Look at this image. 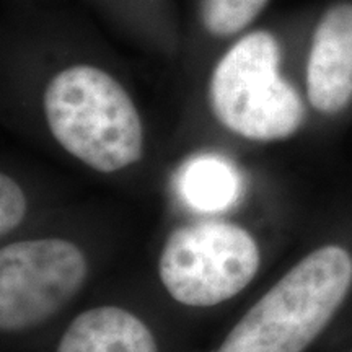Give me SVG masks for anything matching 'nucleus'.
<instances>
[{
  "mask_svg": "<svg viewBox=\"0 0 352 352\" xmlns=\"http://www.w3.org/2000/svg\"><path fill=\"white\" fill-rule=\"evenodd\" d=\"M41 116L69 155L100 173H114L144 157L145 124L124 82L103 64L70 57L44 78Z\"/></svg>",
  "mask_w": 352,
  "mask_h": 352,
  "instance_id": "f257e3e1",
  "label": "nucleus"
},
{
  "mask_svg": "<svg viewBox=\"0 0 352 352\" xmlns=\"http://www.w3.org/2000/svg\"><path fill=\"white\" fill-rule=\"evenodd\" d=\"M88 264L64 239L15 241L0 252V328L20 333L60 311L80 292Z\"/></svg>",
  "mask_w": 352,
  "mask_h": 352,
  "instance_id": "39448f33",
  "label": "nucleus"
},
{
  "mask_svg": "<svg viewBox=\"0 0 352 352\" xmlns=\"http://www.w3.org/2000/svg\"><path fill=\"white\" fill-rule=\"evenodd\" d=\"M305 96L308 107L327 118L352 104V0H334L311 26Z\"/></svg>",
  "mask_w": 352,
  "mask_h": 352,
  "instance_id": "423d86ee",
  "label": "nucleus"
},
{
  "mask_svg": "<svg viewBox=\"0 0 352 352\" xmlns=\"http://www.w3.org/2000/svg\"><path fill=\"white\" fill-rule=\"evenodd\" d=\"M179 191L195 209L215 212L236 202L241 195V178L227 158L202 153L183 166Z\"/></svg>",
  "mask_w": 352,
  "mask_h": 352,
  "instance_id": "9d476101",
  "label": "nucleus"
},
{
  "mask_svg": "<svg viewBox=\"0 0 352 352\" xmlns=\"http://www.w3.org/2000/svg\"><path fill=\"white\" fill-rule=\"evenodd\" d=\"M261 252L243 227L197 222L170 233L158 259L160 280L186 307H214L239 296L258 274Z\"/></svg>",
  "mask_w": 352,
  "mask_h": 352,
  "instance_id": "20e7f679",
  "label": "nucleus"
},
{
  "mask_svg": "<svg viewBox=\"0 0 352 352\" xmlns=\"http://www.w3.org/2000/svg\"><path fill=\"white\" fill-rule=\"evenodd\" d=\"M352 289V254L324 245L294 264L236 321L217 352H305Z\"/></svg>",
  "mask_w": 352,
  "mask_h": 352,
  "instance_id": "7ed1b4c3",
  "label": "nucleus"
},
{
  "mask_svg": "<svg viewBox=\"0 0 352 352\" xmlns=\"http://www.w3.org/2000/svg\"><path fill=\"white\" fill-rule=\"evenodd\" d=\"M56 352H158L151 328L121 307L82 311L60 338Z\"/></svg>",
  "mask_w": 352,
  "mask_h": 352,
  "instance_id": "6e6552de",
  "label": "nucleus"
},
{
  "mask_svg": "<svg viewBox=\"0 0 352 352\" xmlns=\"http://www.w3.org/2000/svg\"><path fill=\"white\" fill-rule=\"evenodd\" d=\"M122 36L140 46L178 54L184 50V20L176 0H85Z\"/></svg>",
  "mask_w": 352,
  "mask_h": 352,
  "instance_id": "0eeeda50",
  "label": "nucleus"
},
{
  "mask_svg": "<svg viewBox=\"0 0 352 352\" xmlns=\"http://www.w3.org/2000/svg\"><path fill=\"white\" fill-rule=\"evenodd\" d=\"M26 197L20 184L6 173L0 176V233L8 235L23 222Z\"/></svg>",
  "mask_w": 352,
  "mask_h": 352,
  "instance_id": "9b49d317",
  "label": "nucleus"
},
{
  "mask_svg": "<svg viewBox=\"0 0 352 352\" xmlns=\"http://www.w3.org/2000/svg\"><path fill=\"white\" fill-rule=\"evenodd\" d=\"M271 0H191L184 47L214 59L227 44L254 28Z\"/></svg>",
  "mask_w": 352,
  "mask_h": 352,
  "instance_id": "1a4fd4ad",
  "label": "nucleus"
},
{
  "mask_svg": "<svg viewBox=\"0 0 352 352\" xmlns=\"http://www.w3.org/2000/svg\"><path fill=\"white\" fill-rule=\"evenodd\" d=\"M16 3H26V0H16Z\"/></svg>",
  "mask_w": 352,
  "mask_h": 352,
  "instance_id": "f8f14e48",
  "label": "nucleus"
},
{
  "mask_svg": "<svg viewBox=\"0 0 352 352\" xmlns=\"http://www.w3.org/2000/svg\"><path fill=\"white\" fill-rule=\"evenodd\" d=\"M285 38L258 23L227 44L210 63L209 111L227 132L250 142H280L307 121V96L285 76Z\"/></svg>",
  "mask_w": 352,
  "mask_h": 352,
  "instance_id": "f03ea898",
  "label": "nucleus"
}]
</instances>
